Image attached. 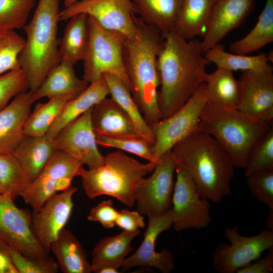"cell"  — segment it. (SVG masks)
<instances>
[{
    "label": "cell",
    "mask_w": 273,
    "mask_h": 273,
    "mask_svg": "<svg viewBox=\"0 0 273 273\" xmlns=\"http://www.w3.org/2000/svg\"><path fill=\"white\" fill-rule=\"evenodd\" d=\"M115 225L125 231H134L145 225L144 219L138 211L124 209L118 211Z\"/></svg>",
    "instance_id": "cell-44"
},
{
    "label": "cell",
    "mask_w": 273,
    "mask_h": 273,
    "mask_svg": "<svg viewBox=\"0 0 273 273\" xmlns=\"http://www.w3.org/2000/svg\"><path fill=\"white\" fill-rule=\"evenodd\" d=\"M208 102L230 109H238L241 86L232 71L217 67L208 75L205 83Z\"/></svg>",
    "instance_id": "cell-30"
},
{
    "label": "cell",
    "mask_w": 273,
    "mask_h": 273,
    "mask_svg": "<svg viewBox=\"0 0 273 273\" xmlns=\"http://www.w3.org/2000/svg\"><path fill=\"white\" fill-rule=\"evenodd\" d=\"M68 20L63 35L59 39V52L61 60L74 66L79 61H83L88 48V16L79 14Z\"/></svg>",
    "instance_id": "cell-29"
},
{
    "label": "cell",
    "mask_w": 273,
    "mask_h": 273,
    "mask_svg": "<svg viewBox=\"0 0 273 273\" xmlns=\"http://www.w3.org/2000/svg\"><path fill=\"white\" fill-rule=\"evenodd\" d=\"M103 76L108 85L110 98L119 105L129 117L138 134L153 145L155 141L154 135L128 87L122 81L113 75L105 74Z\"/></svg>",
    "instance_id": "cell-31"
},
{
    "label": "cell",
    "mask_w": 273,
    "mask_h": 273,
    "mask_svg": "<svg viewBox=\"0 0 273 273\" xmlns=\"http://www.w3.org/2000/svg\"><path fill=\"white\" fill-rule=\"evenodd\" d=\"M0 243L33 258L49 256L39 244L32 229V214L0 194Z\"/></svg>",
    "instance_id": "cell-14"
},
{
    "label": "cell",
    "mask_w": 273,
    "mask_h": 273,
    "mask_svg": "<svg viewBox=\"0 0 273 273\" xmlns=\"http://www.w3.org/2000/svg\"><path fill=\"white\" fill-rule=\"evenodd\" d=\"M239 81L241 97L238 110L272 125L273 74L271 71H245Z\"/></svg>",
    "instance_id": "cell-18"
},
{
    "label": "cell",
    "mask_w": 273,
    "mask_h": 273,
    "mask_svg": "<svg viewBox=\"0 0 273 273\" xmlns=\"http://www.w3.org/2000/svg\"><path fill=\"white\" fill-rule=\"evenodd\" d=\"M33 103L28 90L16 95L0 110V154L15 152L25 135L24 124Z\"/></svg>",
    "instance_id": "cell-20"
},
{
    "label": "cell",
    "mask_w": 273,
    "mask_h": 273,
    "mask_svg": "<svg viewBox=\"0 0 273 273\" xmlns=\"http://www.w3.org/2000/svg\"><path fill=\"white\" fill-rule=\"evenodd\" d=\"M254 3L255 0H216L201 41L203 53L236 28L250 12Z\"/></svg>",
    "instance_id": "cell-19"
},
{
    "label": "cell",
    "mask_w": 273,
    "mask_h": 273,
    "mask_svg": "<svg viewBox=\"0 0 273 273\" xmlns=\"http://www.w3.org/2000/svg\"><path fill=\"white\" fill-rule=\"evenodd\" d=\"M83 164L68 154L57 150L37 177L21 197L37 211L55 194L71 186L73 179L79 176Z\"/></svg>",
    "instance_id": "cell-9"
},
{
    "label": "cell",
    "mask_w": 273,
    "mask_h": 273,
    "mask_svg": "<svg viewBox=\"0 0 273 273\" xmlns=\"http://www.w3.org/2000/svg\"><path fill=\"white\" fill-rule=\"evenodd\" d=\"M216 0H184L174 30L186 39L203 37Z\"/></svg>",
    "instance_id": "cell-27"
},
{
    "label": "cell",
    "mask_w": 273,
    "mask_h": 273,
    "mask_svg": "<svg viewBox=\"0 0 273 273\" xmlns=\"http://www.w3.org/2000/svg\"><path fill=\"white\" fill-rule=\"evenodd\" d=\"M118 269L116 266L108 265L100 269L98 273H117L119 272Z\"/></svg>",
    "instance_id": "cell-47"
},
{
    "label": "cell",
    "mask_w": 273,
    "mask_h": 273,
    "mask_svg": "<svg viewBox=\"0 0 273 273\" xmlns=\"http://www.w3.org/2000/svg\"><path fill=\"white\" fill-rule=\"evenodd\" d=\"M267 229L273 231V209H269L266 221Z\"/></svg>",
    "instance_id": "cell-48"
},
{
    "label": "cell",
    "mask_w": 273,
    "mask_h": 273,
    "mask_svg": "<svg viewBox=\"0 0 273 273\" xmlns=\"http://www.w3.org/2000/svg\"><path fill=\"white\" fill-rule=\"evenodd\" d=\"M98 145L106 148H113L138 156L148 162L156 163V158L152 152V144L140 135L108 136L96 135Z\"/></svg>",
    "instance_id": "cell-37"
},
{
    "label": "cell",
    "mask_w": 273,
    "mask_h": 273,
    "mask_svg": "<svg viewBox=\"0 0 273 273\" xmlns=\"http://www.w3.org/2000/svg\"><path fill=\"white\" fill-rule=\"evenodd\" d=\"M89 83L76 74L74 66L60 60L49 72L37 89L32 92L34 102L44 98L61 96L75 97L83 91Z\"/></svg>",
    "instance_id": "cell-22"
},
{
    "label": "cell",
    "mask_w": 273,
    "mask_h": 273,
    "mask_svg": "<svg viewBox=\"0 0 273 273\" xmlns=\"http://www.w3.org/2000/svg\"><path fill=\"white\" fill-rule=\"evenodd\" d=\"M273 168V127L256 141L251 149L245 167V177L263 169Z\"/></svg>",
    "instance_id": "cell-38"
},
{
    "label": "cell",
    "mask_w": 273,
    "mask_h": 273,
    "mask_svg": "<svg viewBox=\"0 0 273 273\" xmlns=\"http://www.w3.org/2000/svg\"><path fill=\"white\" fill-rule=\"evenodd\" d=\"M109 95V88L104 76L89 83L83 91L66 103L46 135L53 140L64 127Z\"/></svg>",
    "instance_id": "cell-23"
},
{
    "label": "cell",
    "mask_w": 273,
    "mask_h": 273,
    "mask_svg": "<svg viewBox=\"0 0 273 273\" xmlns=\"http://www.w3.org/2000/svg\"><path fill=\"white\" fill-rule=\"evenodd\" d=\"M208 102L205 83L201 85L179 109L150 125L155 141L152 152L158 159L177 144L200 131V116Z\"/></svg>",
    "instance_id": "cell-8"
},
{
    "label": "cell",
    "mask_w": 273,
    "mask_h": 273,
    "mask_svg": "<svg viewBox=\"0 0 273 273\" xmlns=\"http://www.w3.org/2000/svg\"><path fill=\"white\" fill-rule=\"evenodd\" d=\"M246 177L252 195L269 209H273V168L255 171Z\"/></svg>",
    "instance_id": "cell-40"
},
{
    "label": "cell",
    "mask_w": 273,
    "mask_h": 273,
    "mask_svg": "<svg viewBox=\"0 0 273 273\" xmlns=\"http://www.w3.org/2000/svg\"><path fill=\"white\" fill-rule=\"evenodd\" d=\"M162 36L157 70L158 104L163 119L179 109L206 82V67L209 62L197 39H186L174 29Z\"/></svg>",
    "instance_id": "cell-1"
},
{
    "label": "cell",
    "mask_w": 273,
    "mask_h": 273,
    "mask_svg": "<svg viewBox=\"0 0 273 273\" xmlns=\"http://www.w3.org/2000/svg\"><path fill=\"white\" fill-rule=\"evenodd\" d=\"M57 150L54 140L46 135H24L14 154L30 184L39 174Z\"/></svg>",
    "instance_id": "cell-24"
},
{
    "label": "cell",
    "mask_w": 273,
    "mask_h": 273,
    "mask_svg": "<svg viewBox=\"0 0 273 273\" xmlns=\"http://www.w3.org/2000/svg\"><path fill=\"white\" fill-rule=\"evenodd\" d=\"M91 120L96 135H139L129 117L111 98L107 97L94 106Z\"/></svg>",
    "instance_id": "cell-21"
},
{
    "label": "cell",
    "mask_w": 273,
    "mask_h": 273,
    "mask_svg": "<svg viewBox=\"0 0 273 273\" xmlns=\"http://www.w3.org/2000/svg\"><path fill=\"white\" fill-rule=\"evenodd\" d=\"M59 268L64 273H89L90 263L82 245L69 230L64 229L50 248Z\"/></svg>",
    "instance_id": "cell-26"
},
{
    "label": "cell",
    "mask_w": 273,
    "mask_h": 273,
    "mask_svg": "<svg viewBox=\"0 0 273 273\" xmlns=\"http://www.w3.org/2000/svg\"><path fill=\"white\" fill-rule=\"evenodd\" d=\"M36 0H0V31L23 28Z\"/></svg>",
    "instance_id": "cell-36"
},
{
    "label": "cell",
    "mask_w": 273,
    "mask_h": 273,
    "mask_svg": "<svg viewBox=\"0 0 273 273\" xmlns=\"http://www.w3.org/2000/svg\"><path fill=\"white\" fill-rule=\"evenodd\" d=\"M184 0H132L135 13L162 35L173 30Z\"/></svg>",
    "instance_id": "cell-28"
},
{
    "label": "cell",
    "mask_w": 273,
    "mask_h": 273,
    "mask_svg": "<svg viewBox=\"0 0 273 273\" xmlns=\"http://www.w3.org/2000/svg\"><path fill=\"white\" fill-rule=\"evenodd\" d=\"M238 229V226L226 229L224 235L230 244L221 243L214 250L213 265L219 273L236 272L273 246V231L267 229L246 237L240 235Z\"/></svg>",
    "instance_id": "cell-13"
},
{
    "label": "cell",
    "mask_w": 273,
    "mask_h": 273,
    "mask_svg": "<svg viewBox=\"0 0 273 273\" xmlns=\"http://www.w3.org/2000/svg\"><path fill=\"white\" fill-rule=\"evenodd\" d=\"M175 173L170 208L172 226L178 232L207 227L211 221L210 201L200 194L187 170L176 167Z\"/></svg>",
    "instance_id": "cell-12"
},
{
    "label": "cell",
    "mask_w": 273,
    "mask_h": 273,
    "mask_svg": "<svg viewBox=\"0 0 273 273\" xmlns=\"http://www.w3.org/2000/svg\"><path fill=\"white\" fill-rule=\"evenodd\" d=\"M74 98L61 96L50 98L46 103L37 104L25 121V135H46L66 103Z\"/></svg>",
    "instance_id": "cell-34"
},
{
    "label": "cell",
    "mask_w": 273,
    "mask_h": 273,
    "mask_svg": "<svg viewBox=\"0 0 273 273\" xmlns=\"http://www.w3.org/2000/svg\"><path fill=\"white\" fill-rule=\"evenodd\" d=\"M265 256L257 258L254 262L247 264L237 273H270L273 271V246L269 248Z\"/></svg>",
    "instance_id": "cell-45"
},
{
    "label": "cell",
    "mask_w": 273,
    "mask_h": 273,
    "mask_svg": "<svg viewBox=\"0 0 273 273\" xmlns=\"http://www.w3.org/2000/svg\"><path fill=\"white\" fill-rule=\"evenodd\" d=\"M209 63L215 64L217 67L231 71H271L268 55L260 54L255 56L230 53L225 51L223 47L218 43L204 53Z\"/></svg>",
    "instance_id": "cell-33"
},
{
    "label": "cell",
    "mask_w": 273,
    "mask_h": 273,
    "mask_svg": "<svg viewBox=\"0 0 273 273\" xmlns=\"http://www.w3.org/2000/svg\"><path fill=\"white\" fill-rule=\"evenodd\" d=\"M10 258L18 273H56L59 269L56 261L48 256L42 258L27 257L7 245Z\"/></svg>",
    "instance_id": "cell-41"
},
{
    "label": "cell",
    "mask_w": 273,
    "mask_h": 273,
    "mask_svg": "<svg viewBox=\"0 0 273 273\" xmlns=\"http://www.w3.org/2000/svg\"><path fill=\"white\" fill-rule=\"evenodd\" d=\"M77 191V187L71 186L53 195L39 210L33 212V232L39 244L48 253L51 244L65 229L72 214L73 197Z\"/></svg>",
    "instance_id": "cell-16"
},
{
    "label": "cell",
    "mask_w": 273,
    "mask_h": 273,
    "mask_svg": "<svg viewBox=\"0 0 273 273\" xmlns=\"http://www.w3.org/2000/svg\"><path fill=\"white\" fill-rule=\"evenodd\" d=\"M272 126L238 109L207 102L200 116L199 128L214 139L234 167L244 169L253 146Z\"/></svg>",
    "instance_id": "cell-5"
},
{
    "label": "cell",
    "mask_w": 273,
    "mask_h": 273,
    "mask_svg": "<svg viewBox=\"0 0 273 273\" xmlns=\"http://www.w3.org/2000/svg\"><path fill=\"white\" fill-rule=\"evenodd\" d=\"M29 184L25 172L14 153L0 154V185L3 194L14 201Z\"/></svg>",
    "instance_id": "cell-35"
},
{
    "label": "cell",
    "mask_w": 273,
    "mask_h": 273,
    "mask_svg": "<svg viewBox=\"0 0 273 273\" xmlns=\"http://www.w3.org/2000/svg\"><path fill=\"white\" fill-rule=\"evenodd\" d=\"M170 155L176 167L188 171L203 198L218 203L231 195L234 166L210 135L195 132L174 146Z\"/></svg>",
    "instance_id": "cell-2"
},
{
    "label": "cell",
    "mask_w": 273,
    "mask_h": 273,
    "mask_svg": "<svg viewBox=\"0 0 273 273\" xmlns=\"http://www.w3.org/2000/svg\"><path fill=\"white\" fill-rule=\"evenodd\" d=\"M0 273H18L10 258L7 245L2 243H0Z\"/></svg>",
    "instance_id": "cell-46"
},
{
    "label": "cell",
    "mask_w": 273,
    "mask_h": 273,
    "mask_svg": "<svg viewBox=\"0 0 273 273\" xmlns=\"http://www.w3.org/2000/svg\"><path fill=\"white\" fill-rule=\"evenodd\" d=\"M82 0H64V4L65 7H67Z\"/></svg>",
    "instance_id": "cell-49"
},
{
    "label": "cell",
    "mask_w": 273,
    "mask_h": 273,
    "mask_svg": "<svg viewBox=\"0 0 273 273\" xmlns=\"http://www.w3.org/2000/svg\"><path fill=\"white\" fill-rule=\"evenodd\" d=\"M273 41V0H266L258 21L243 38L232 42L233 53L247 55L253 53Z\"/></svg>",
    "instance_id": "cell-32"
},
{
    "label": "cell",
    "mask_w": 273,
    "mask_h": 273,
    "mask_svg": "<svg viewBox=\"0 0 273 273\" xmlns=\"http://www.w3.org/2000/svg\"><path fill=\"white\" fill-rule=\"evenodd\" d=\"M118 211L114 207L111 200H104L93 207L89 211L87 218L90 221L100 223L106 229L115 225Z\"/></svg>",
    "instance_id": "cell-43"
},
{
    "label": "cell",
    "mask_w": 273,
    "mask_h": 273,
    "mask_svg": "<svg viewBox=\"0 0 273 273\" xmlns=\"http://www.w3.org/2000/svg\"><path fill=\"white\" fill-rule=\"evenodd\" d=\"M140 233V230L122 231L116 235L101 239L92 252V271L98 273L100 269L108 265L121 267L125 258L133 250L131 242Z\"/></svg>",
    "instance_id": "cell-25"
},
{
    "label": "cell",
    "mask_w": 273,
    "mask_h": 273,
    "mask_svg": "<svg viewBox=\"0 0 273 273\" xmlns=\"http://www.w3.org/2000/svg\"><path fill=\"white\" fill-rule=\"evenodd\" d=\"M148 217V225L141 245L132 254L125 258L121 267L122 270H127L135 267H152L162 273H169L174 267L173 255L166 249L157 252L155 245L158 236L172 226L171 210L169 209L160 216Z\"/></svg>",
    "instance_id": "cell-17"
},
{
    "label": "cell",
    "mask_w": 273,
    "mask_h": 273,
    "mask_svg": "<svg viewBox=\"0 0 273 273\" xmlns=\"http://www.w3.org/2000/svg\"><path fill=\"white\" fill-rule=\"evenodd\" d=\"M60 2L39 0L31 20L23 28L26 38L18 61L31 92L61 60L57 37Z\"/></svg>",
    "instance_id": "cell-4"
},
{
    "label": "cell",
    "mask_w": 273,
    "mask_h": 273,
    "mask_svg": "<svg viewBox=\"0 0 273 273\" xmlns=\"http://www.w3.org/2000/svg\"><path fill=\"white\" fill-rule=\"evenodd\" d=\"M155 165L151 162L141 163L117 150L105 156L102 166L94 169L83 168L79 176L89 198L109 196L131 207L135 203L138 183L152 172Z\"/></svg>",
    "instance_id": "cell-6"
},
{
    "label": "cell",
    "mask_w": 273,
    "mask_h": 273,
    "mask_svg": "<svg viewBox=\"0 0 273 273\" xmlns=\"http://www.w3.org/2000/svg\"><path fill=\"white\" fill-rule=\"evenodd\" d=\"M0 194H3V190H2L1 185H0Z\"/></svg>",
    "instance_id": "cell-50"
},
{
    "label": "cell",
    "mask_w": 273,
    "mask_h": 273,
    "mask_svg": "<svg viewBox=\"0 0 273 273\" xmlns=\"http://www.w3.org/2000/svg\"><path fill=\"white\" fill-rule=\"evenodd\" d=\"M137 24L136 34L125 38L124 62L130 92L150 125L162 119L158 104L157 56L163 37L158 29L139 18H137Z\"/></svg>",
    "instance_id": "cell-3"
},
{
    "label": "cell",
    "mask_w": 273,
    "mask_h": 273,
    "mask_svg": "<svg viewBox=\"0 0 273 273\" xmlns=\"http://www.w3.org/2000/svg\"><path fill=\"white\" fill-rule=\"evenodd\" d=\"M92 108L67 125L53 139L57 150L68 154L88 169L102 166L105 158L99 150L92 125Z\"/></svg>",
    "instance_id": "cell-15"
},
{
    "label": "cell",
    "mask_w": 273,
    "mask_h": 273,
    "mask_svg": "<svg viewBox=\"0 0 273 273\" xmlns=\"http://www.w3.org/2000/svg\"><path fill=\"white\" fill-rule=\"evenodd\" d=\"M88 23L89 40L82 61L83 79L90 83L109 74L120 79L130 90L124 57L125 38L117 32L103 28L90 16H88Z\"/></svg>",
    "instance_id": "cell-7"
},
{
    "label": "cell",
    "mask_w": 273,
    "mask_h": 273,
    "mask_svg": "<svg viewBox=\"0 0 273 273\" xmlns=\"http://www.w3.org/2000/svg\"><path fill=\"white\" fill-rule=\"evenodd\" d=\"M24 42L15 30L0 31V75L20 68L18 59Z\"/></svg>",
    "instance_id": "cell-39"
},
{
    "label": "cell",
    "mask_w": 273,
    "mask_h": 273,
    "mask_svg": "<svg viewBox=\"0 0 273 273\" xmlns=\"http://www.w3.org/2000/svg\"><path fill=\"white\" fill-rule=\"evenodd\" d=\"M175 168L169 151L158 158L152 173L139 181L134 199L142 215L158 216L170 209Z\"/></svg>",
    "instance_id": "cell-11"
},
{
    "label": "cell",
    "mask_w": 273,
    "mask_h": 273,
    "mask_svg": "<svg viewBox=\"0 0 273 273\" xmlns=\"http://www.w3.org/2000/svg\"><path fill=\"white\" fill-rule=\"evenodd\" d=\"M29 90L27 77L18 68L0 75V110L18 94Z\"/></svg>",
    "instance_id": "cell-42"
},
{
    "label": "cell",
    "mask_w": 273,
    "mask_h": 273,
    "mask_svg": "<svg viewBox=\"0 0 273 273\" xmlns=\"http://www.w3.org/2000/svg\"><path fill=\"white\" fill-rule=\"evenodd\" d=\"M79 14L92 17L103 28L125 38L133 37L138 29L132 0H82L60 10V20H68Z\"/></svg>",
    "instance_id": "cell-10"
}]
</instances>
